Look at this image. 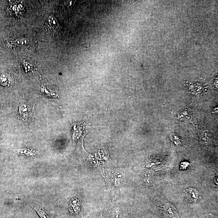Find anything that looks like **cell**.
<instances>
[{
    "mask_svg": "<svg viewBox=\"0 0 218 218\" xmlns=\"http://www.w3.org/2000/svg\"><path fill=\"white\" fill-rule=\"evenodd\" d=\"M29 43V39L25 38H19L14 41V44L18 46H25L28 45Z\"/></svg>",
    "mask_w": 218,
    "mask_h": 218,
    "instance_id": "obj_5",
    "label": "cell"
},
{
    "mask_svg": "<svg viewBox=\"0 0 218 218\" xmlns=\"http://www.w3.org/2000/svg\"><path fill=\"white\" fill-rule=\"evenodd\" d=\"M163 210L166 218H179L177 211L173 205L167 204L164 206Z\"/></svg>",
    "mask_w": 218,
    "mask_h": 218,
    "instance_id": "obj_2",
    "label": "cell"
},
{
    "mask_svg": "<svg viewBox=\"0 0 218 218\" xmlns=\"http://www.w3.org/2000/svg\"><path fill=\"white\" fill-rule=\"evenodd\" d=\"M18 152L21 154H24L25 155H27L28 156H35L37 154L36 152L35 151H32L29 149H21L18 150Z\"/></svg>",
    "mask_w": 218,
    "mask_h": 218,
    "instance_id": "obj_7",
    "label": "cell"
},
{
    "mask_svg": "<svg viewBox=\"0 0 218 218\" xmlns=\"http://www.w3.org/2000/svg\"><path fill=\"white\" fill-rule=\"evenodd\" d=\"M19 111L22 118L25 120H27L29 117L30 110L28 108L26 105L23 104H21Z\"/></svg>",
    "mask_w": 218,
    "mask_h": 218,
    "instance_id": "obj_3",
    "label": "cell"
},
{
    "mask_svg": "<svg viewBox=\"0 0 218 218\" xmlns=\"http://www.w3.org/2000/svg\"><path fill=\"white\" fill-rule=\"evenodd\" d=\"M24 65H25V70L29 71H30V70H32V67L30 65L28 64V63H25Z\"/></svg>",
    "mask_w": 218,
    "mask_h": 218,
    "instance_id": "obj_10",
    "label": "cell"
},
{
    "mask_svg": "<svg viewBox=\"0 0 218 218\" xmlns=\"http://www.w3.org/2000/svg\"><path fill=\"white\" fill-rule=\"evenodd\" d=\"M144 177H145V180L146 182H147L148 183H151L152 181H153L154 178V174L153 172H151V171H148L146 172L144 174Z\"/></svg>",
    "mask_w": 218,
    "mask_h": 218,
    "instance_id": "obj_8",
    "label": "cell"
},
{
    "mask_svg": "<svg viewBox=\"0 0 218 218\" xmlns=\"http://www.w3.org/2000/svg\"><path fill=\"white\" fill-rule=\"evenodd\" d=\"M49 23L51 26L54 29H57L59 28V24L56 18L53 15H51L48 18Z\"/></svg>",
    "mask_w": 218,
    "mask_h": 218,
    "instance_id": "obj_6",
    "label": "cell"
},
{
    "mask_svg": "<svg viewBox=\"0 0 218 218\" xmlns=\"http://www.w3.org/2000/svg\"><path fill=\"white\" fill-rule=\"evenodd\" d=\"M199 195L198 191L192 188L185 189L183 193L184 199L187 201L190 202L197 200Z\"/></svg>",
    "mask_w": 218,
    "mask_h": 218,
    "instance_id": "obj_1",
    "label": "cell"
},
{
    "mask_svg": "<svg viewBox=\"0 0 218 218\" xmlns=\"http://www.w3.org/2000/svg\"><path fill=\"white\" fill-rule=\"evenodd\" d=\"M72 204L71 205V209H73L74 213H76L78 211L79 205L76 204V201L74 200L72 202Z\"/></svg>",
    "mask_w": 218,
    "mask_h": 218,
    "instance_id": "obj_9",
    "label": "cell"
},
{
    "mask_svg": "<svg viewBox=\"0 0 218 218\" xmlns=\"http://www.w3.org/2000/svg\"><path fill=\"white\" fill-rule=\"evenodd\" d=\"M33 209L37 212L41 218H52L47 211L41 207L34 206Z\"/></svg>",
    "mask_w": 218,
    "mask_h": 218,
    "instance_id": "obj_4",
    "label": "cell"
}]
</instances>
